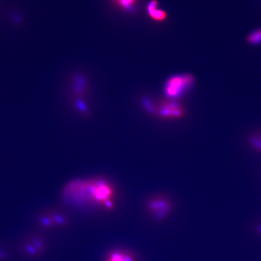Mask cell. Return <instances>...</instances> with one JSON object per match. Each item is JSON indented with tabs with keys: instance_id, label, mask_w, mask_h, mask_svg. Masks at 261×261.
<instances>
[{
	"instance_id": "cell-1",
	"label": "cell",
	"mask_w": 261,
	"mask_h": 261,
	"mask_svg": "<svg viewBox=\"0 0 261 261\" xmlns=\"http://www.w3.org/2000/svg\"><path fill=\"white\" fill-rule=\"evenodd\" d=\"M63 198L68 201L88 202L111 210L114 208L116 191L106 180H77L70 182L64 188Z\"/></svg>"
},
{
	"instance_id": "cell-2",
	"label": "cell",
	"mask_w": 261,
	"mask_h": 261,
	"mask_svg": "<svg viewBox=\"0 0 261 261\" xmlns=\"http://www.w3.org/2000/svg\"><path fill=\"white\" fill-rule=\"evenodd\" d=\"M195 82V78L191 74H184L171 77L164 85V93L171 99L180 97Z\"/></svg>"
},
{
	"instance_id": "cell-3",
	"label": "cell",
	"mask_w": 261,
	"mask_h": 261,
	"mask_svg": "<svg viewBox=\"0 0 261 261\" xmlns=\"http://www.w3.org/2000/svg\"><path fill=\"white\" fill-rule=\"evenodd\" d=\"M157 115L165 120H176L184 117L185 110L183 106L174 99H168L161 101L155 109Z\"/></svg>"
},
{
	"instance_id": "cell-4",
	"label": "cell",
	"mask_w": 261,
	"mask_h": 261,
	"mask_svg": "<svg viewBox=\"0 0 261 261\" xmlns=\"http://www.w3.org/2000/svg\"><path fill=\"white\" fill-rule=\"evenodd\" d=\"M146 208L156 218H164L171 210L172 204L168 198L163 195L154 196L147 202Z\"/></svg>"
},
{
	"instance_id": "cell-5",
	"label": "cell",
	"mask_w": 261,
	"mask_h": 261,
	"mask_svg": "<svg viewBox=\"0 0 261 261\" xmlns=\"http://www.w3.org/2000/svg\"><path fill=\"white\" fill-rule=\"evenodd\" d=\"M157 0H151L147 6V12L149 17L157 22L164 21L167 18L166 12L158 8Z\"/></svg>"
},
{
	"instance_id": "cell-6",
	"label": "cell",
	"mask_w": 261,
	"mask_h": 261,
	"mask_svg": "<svg viewBox=\"0 0 261 261\" xmlns=\"http://www.w3.org/2000/svg\"><path fill=\"white\" fill-rule=\"evenodd\" d=\"M106 261H136L134 257L129 252L116 250L109 253Z\"/></svg>"
},
{
	"instance_id": "cell-7",
	"label": "cell",
	"mask_w": 261,
	"mask_h": 261,
	"mask_svg": "<svg viewBox=\"0 0 261 261\" xmlns=\"http://www.w3.org/2000/svg\"><path fill=\"white\" fill-rule=\"evenodd\" d=\"M112 2L119 8L126 12H132L136 9V7L139 0H111Z\"/></svg>"
},
{
	"instance_id": "cell-8",
	"label": "cell",
	"mask_w": 261,
	"mask_h": 261,
	"mask_svg": "<svg viewBox=\"0 0 261 261\" xmlns=\"http://www.w3.org/2000/svg\"><path fill=\"white\" fill-rule=\"evenodd\" d=\"M247 41L251 45H257L261 43V29L256 30L247 37Z\"/></svg>"
},
{
	"instance_id": "cell-9",
	"label": "cell",
	"mask_w": 261,
	"mask_h": 261,
	"mask_svg": "<svg viewBox=\"0 0 261 261\" xmlns=\"http://www.w3.org/2000/svg\"><path fill=\"white\" fill-rule=\"evenodd\" d=\"M251 147L259 151H261V134H256L251 136L250 139Z\"/></svg>"
}]
</instances>
